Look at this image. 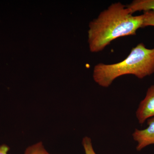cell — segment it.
Returning a JSON list of instances; mask_svg holds the SVG:
<instances>
[{"instance_id":"cell-2","label":"cell","mask_w":154,"mask_h":154,"mask_svg":"<svg viewBox=\"0 0 154 154\" xmlns=\"http://www.w3.org/2000/svg\"><path fill=\"white\" fill-rule=\"evenodd\" d=\"M154 73V48H148L143 43H140L121 62L97 64L94 67L93 77L99 86L107 88L122 76L131 75L143 79Z\"/></svg>"},{"instance_id":"cell-9","label":"cell","mask_w":154,"mask_h":154,"mask_svg":"<svg viewBox=\"0 0 154 154\" xmlns=\"http://www.w3.org/2000/svg\"><path fill=\"white\" fill-rule=\"evenodd\" d=\"M10 149V147L7 145H2L0 146V154H8V152Z\"/></svg>"},{"instance_id":"cell-7","label":"cell","mask_w":154,"mask_h":154,"mask_svg":"<svg viewBox=\"0 0 154 154\" xmlns=\"http://www.w3.org/2000/svg\"><path fill=\"white\" fill-rule=\"evenodd\" d=\"M82 144L85 150V154H96L93 148L91 138L88 136L83 137Z\"/></svg>"},{"instance_id":"cell-5","label":"cell","mask_w":154,"mask_h":154,"mask_svg":"<svg viewBox=\"0 0 154 154\" xmlns=\"http://www.w3.org/2000/svg\"><path fill=\"white\" fill-rule=\"evenodd\" d=\"M126 6L132 14L138 11L154 12V0H134Z\"/></svg>"},{"instance_id":"cell-8","label":"cell","mask_w":154,"mask_h":154,"mask_svg":"<svg viewBox=\"0 0 154 154\" xmlns=\"http://www.w3.org/2000/svg\"><path fill=\"white\" fill-rule=\"evenodd\" d=\"M143 28L148 26L154 27V12L146 11L143 14Z\"/></svg>"},{"instance_id":"cell-1","label":"cell","mask_w":154,"mask_h":154,"mask_svg":"<svg viewBox=\"0 0 154 154\" xmlns=\"http://www.w3.org/2000/svg\"><path fill=\"white\" fill-rule=\"evenodd\" d=\"M120 2L113 3L89 24L88 43L91 52L102 51L120 37L134 36L143 28V15L134 16Z\"/></svg>"},{"instance_id":"cell-3","label":"cell","mask_w":154,"mask_h":154,"mask_svg":"<svg viewBox=\"0 0 154 154\" xmlns=\"http://www.w3.org/2000/svg\"><path fill=\"white\" fill-rule=\"evenodd\" d=\"M136 116L140 124L154 117V85L148 89L145 97L140 103Z\"/></svg>"},{"instance_id":"cell-4","label":"cell","mask_w":154,"mask_h":154,"mask_svg":"<svg viewBox=\"0 0 154 154\" xmlns=\"http://www.w3.org/2000/svg\"><path fill=\"white\" fill-rule=\"evenodd\" d=\"M147 128L143 130L136 129L132 134L134 140L137 143L136 147L138 151L147 146L154 144V117L148 119Z\"/></svg>"},{"instance_id":"cell-6","label":"cell","mask_w":154,"mask_h":154,"mask_svg":"<svg viewBox=\"0 0 154 154\" xmlns=\"http://www.w3.org/2000/svg\"><path fill=\"white\" fill-rule=\"evenodd\" d=\"M24 154H51L45 147L42 142L36 143L29 146L25 149Z\"/></svg>"}]
</instances>
